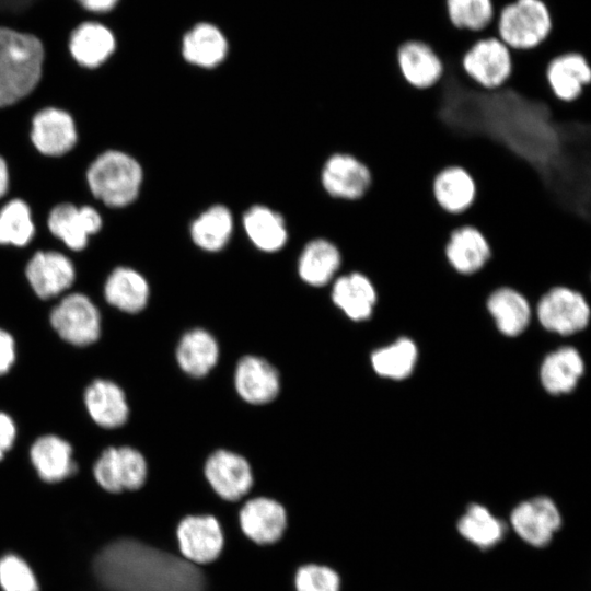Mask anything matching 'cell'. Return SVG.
Instances as JSON below:
<instances>
[{"mask_svg": "<svg viewBox=\"0 0 591 591\" xmlns=\"http://www.w3.org/2000/svg\"><path fill=\"white\" fill-rule=\"evenodd\" d=\"M94 571L111 591H206L198 566L136 540L116 541L96 556Z\"/></svg>", "mask_w": 591, "mask_h": 591, "instance_id": "cell-1", "label": "cell"}, {"mask_svg": "<svg viewBox=\"0 0 591 591\" xmlns=\"http://www.w3.org/2000/svg\"><path fill=\"white\" fill-rule=\"evenodd\" d=\"M44 46L34 35L0 26V107L27 96L43 78Z\"/></svg>", "mask_w": 591, "mask_h": 591, "instance_id": "cell-2", "label": "cell"}, {"mask_svg": "<svg viewBox=\"0 0 591 591\" xmlns=\"http://www.w3.org/2000/svg\"><path fill=\"white\" fill-rule=\"evenodd\" d=\"M493 32L512 51H532L551 38L554 16L544 0H511L497 9Z\"/></svg>", "mask_w": 591, "mask_h": 591, "instance_id": "cell-3", "label": "cell"}, {"mask_svg": "<svg viewBox=\"0 0 591 591\" xmlns=\"http://www.w3.org/2000/svg\"><path fill=\"white\" fill-rule=\"evenodd\" d=\"M92 194L109 207H124L139 193L142 170L130 155L109 150L99 155L86 172Z\"/></svg>", "mask_w": 591, "mask_h": 591, "instance_id": "cell-4", "label": "cell"}, {"mask_svg": "<svg viewBox=\"0 0 591 591\" xmlns=\"http://www.w3.org/2000/svg\"><path fill=\"white\" fill-rule=\"evenodd\" d=\"M460 66L477 86L498 90L513 73V51L495 34L480 35L463 53Z\"/></svg>", "mask_w": 591, "mask_h": 591, "instance_id": "cell-5", "label": "cell"}, {"mask_svg": "<svg viewBox=\"0 0 591 591\" xmlns=\"http://www.w3.org/2000/svg\"><path fill=\"white\" fill-rule=\"evenodd\" d=\"M536 311L542 326L560 335L582 331L590 320V306L586 297L568 285L549 287L541 296Z\"/></svg>", "mask_w": 591, "mask_h": 591, "instance_id": "cell-6", "label": "cell"}, {"mask_svg": "<svg viewBox=\"0 0 591 591\" xmlns=\"http://www.w3.org/2000/svg\"><path fill=\"white\" fill-rule=\"evenodd\" d=\"M176 540L182 557L196 566L215 563L224 548L222 526L211 514H189L181 519Z\"/></svg>", "mask_w": 591, "mask_h": 591, "instance_id": "cell-7", "label": "cell"}, {"mask_svg": "<svg viewBox=\"0 0 591 591\" xmlns=\"http://www.w3.org/2000/svg\"><path fill=\"white\" fill-rule=\"evenodd\" d=\"M50 323L63 340L76 346L94 343L101 332L99 310L82 293H72L63 298L54 308Z\"/></svg>", "mask_w": 591, "mask_h": 591, "instance_id": "cell-8", "label": "cell"}, {"mask_svg": "<svg viewBox=\"0 0 591 591\" xmlns=\"http://www.w3.org/2000/svg\"><path fill=\"white\" fill-rule=\"evenodd\" d=\"M321 181L325 192L333 198L355 202L369 192L372 173L369 166L354 154L336 152L326 160Z\"/></svg>", "mask_w": 591, "mask_h": 591, "instance_id": "cell-9", "label": "cell"}, {"mask_svg": "<svg viewBox=\"0 0 591 591\" xmlns=\"http://www.w3.org/2000/svg\"><path fill=\"white\" fill-rule=\"evenodd\" d=\"M95 479L107 491L136 490L147 478V463L143 455L130 447L107 448L97 459Z\"/></svg>", "mask_w": 591, "mask_h": 591, "instance_id": "cell-10", "label": "cell"}, {"mask_svg": "<svg viewBox=\"0 0 591 591\" xmlns=\"http://www.w3.org/2000/svg\"><path fill=\"white\" fill-rule=\"evenodd\" d=\"M396 63L403 80L417 90H429L444 76V63L427 42L406 39L396 49Z\"/></svg>", "mask_w": 591, "mask_h": 591, "instance_id": "cell-11", "label": "cell"}, {"mask_svg": "<svg viewBox=\"0 0 591 591\" xmlns=\"http://www.w3.org/2000/svg\"><path fill=\"white\" fill-rule=\"evenodd\" d=\"M205 476L212 490L225 501H237L253 486V473L250 463L240 454L218 450L205 464Z\"/></svg>", "mask_w": 591, "mask_h": 591, "instance_id": "cell-12", "label": "cell"}, {"mask_svg": "<svg viewBox=\"0 0 591 591\" xmlns=\"http://www.w3.org/2000/svg\"><path fill=\"white\" fill-rule=\"evenodd\" d=\"M243 534L257 545H270L280 541L288 526L285 507L268 497L247 500L239 512Z\"/></svg>", "mask_w": 591, "mask_h": 591, "instance_id": "cell-13", "label": "cell"}, {"mask_svg": "<svg viewBox=\"0 0 591 591\" xmlns=\"http://www.w3.org/2000/svg\"><path fill=\"white\" fill-rule=\"evenodd\" d=\"M545 79L556 100L575 102L591 85V62L579 51L557 54L546 65Z\"/></svg>", "mask_w": 591, "mask_h": 591, "instance_id": "cell-14", "label": "cell"}, {"mask_svg": "<svg viewBox=\"0 0 591 591\" xmlns=\"http://www.w3.org/2000/svg\"><path fill=\"white\" fill-rule=\"evenodd\" d=\"M491 246L472 224L453 229L444 245V257L454 273L470 277L482 271L491 258Z\"/></svg>", "mask_w": 591, "mask_h": 591, "instance_id": "cell-15", "label": "cell"}, {"mask_svg": "<svg viewBox=\"0 0 591 591\" xmlns=\"http://www.w3.org/2000/svg\"><path fill=\"white\" fill-rule=\"evenodd\" d=\"M510 520L515 532L534 546L547 544L561 523L556 505L545 496L518 505L512 510Z\"/></svg>", "mask_w": 591, "mask_h": 591, "instance_id": "cell-16", "label": "cell"}, {"mask_svg": "<svg viewBox=\"0 0 591 591\" xmlns=\"http://www.w3.org/2000/svg\"><path fill=\"white\" fill-rule=\"evenodd\" d=\"M31 138L36 149L43 154L62 155L77 142L76 125L67 112L47 107L34 116Z\"/></svg>", "mask_w": 591, "mask_h": 591, "instance_id": "cell-17", "label": "cell"}, {"mask_svg": "<svg viewBox=\"0 0 591 591\" xmlns=\"http://www.w3.org/2000/svg\"><path fill=\"white\" fill-rule=\"evenodd\" d=\"M101 227L100 213L90 206L61 204L56 206L48 217L50 232L74 251L83 250L89 235L96 233Z\"/></svg>", "mask_w": 591, "mask_h": 591, "instance_id": "cell-18", "label": "cell"}, {"mask_svg": "<svg viewBox=\"0 0 591 591\" xmlns=\"http://www.w3.org/2000/svg\"><path fill=\"white\" fill-rule=\"evenodd\" d=\"M116 42L113 33L96 21H85L71 33L68 49L73 61L81 68L94 70L103 66L114 54Z\"/></svg>", "mask_w": 591, "mask_h": 591, "instance_id": "cell-19", "label": "cell"}, {"mask_svg": "<svg viewBox=\"0 0 591 591\" xmlns=\"http://www.w3.org/2000/svg\"><path fill=\"white\" fill-rule=\"evenodd\" d=\"M26 278L39 298L49 299L72 285L74 267L58 252H37L26 266Z\"/></svg>", "mask_w": 591, "mask_h": 591, "instance_id": "cell-20", "label": "cell"}, {"mask_svg": "<svg viewBox=\"0 0 591 591\" xmlns=\"http://www.w3.org/2000/svg\"><path fill=\"white\" fill-rule=\"evenodd\" d=\"M234 383L239 395L255 405L269 403L280 389L277 370L256 356H245L239 361Z\"/></svg>", "mask_w": 591, "mask_h": 591, "instance_id": "cell-21", "label": "cell"}, {"mask_svg": "<svg viewBox=\"0 0 591 591\" xmlns=\"http://www.w3.org/2000/svg\"><path fill=\"white\" fill-rule=\"evenodd\" d=\"M332 300L349 318L363 321L372 314L378 300V290L368 275L352 270L335 280Z\"/></svg>", "mask_w": 591, "mask_h": 591, "instance_id": "cell-22", "label": "cell"}, {"mask_svg": "<svg viewBox=\"0 0 591 591\" xmlns=\"http://www.w3.org/2000/svg\"><path fill=\"white\" fill-rule=\"evenodd\" d=\"M473 176L460 165L439 171L432 181V195L437 205L447 213L460 216L466 212L476 198Z\"/></svg>", "mask_w": 591, "mask_h": 591, "instance_id": "cell-23", "label": "cell"}, {"mask_svg": "<svg viewBox=\"0 0 591 591\" xmlns=\"http://www.w3.org/2000/svg\"><path fill=\"white\" fill-rule=\"evenodd\" d=\"M486 305L498 329L506 336H518L529 325L530 303L515 287L508 285L496 287L489 293Z\"/></svg>", "mask_w": 591, "mask_h": 591, "instance_id": "cell-24", "label": "cell"}, {"mask_svg": "<svg viewBox=\"0 0 591 591\" xmlns=\"http://www.w3.org/2000/svg\"><path fill=\"white\" fill-rule=\"evenodd\" d=\"M84 402L92 419L104 428H117L128 418L123 390L112 381L95 380L85 390Z\"/></svg>", "mask_w": 591, "mask_h": 591, "instance_id": "cell-25", "label": "cell"}, {"mask_svg": "<svg viewBox=\"0 0 591 591\" xmlns=\"http://www.w3.org/2000/svg\"><path fill=\"white\" fill-rule=\"evenodd\" d=\"M228 53L222 32L210 23H198L183 37L182 54L186 61L202 68L220 65Z\"/></svg>", "mask_w": 591, "mask_h": 591, "instance_id": "cell-26", "label": "cell"}, {"mask_svg": "<svg viewBox=\"0 0 591 591\" xmlns=\"http://www.w3.org/2000/svg\"><path fill=\"white\" fill-rule=\"evenodd\" d=\"M31 460L38 475L50 483L65 479L77 470L70 444L54 434L43 436L34 442Z\"/></svg>", "mask_w": 591, "mask_h": 591, "instance_id": "cell-27", "label": "cell"}, {"mask_svg": "<svg viewBox=\"0 0 591 591\" xmlns=\"http://www.w3.org/2000/svg\"><path fill=\"white\" fill-rule=\"evenodd\" d=\"M584 371L580 354L572 347H561L548 354L541 366L544 389L555 395L571 392Z\"/></svg>", "mask_w": 591, "mask_h": 591, "instance_id": "cell-28", "label": "cell"}, {"mask_svg": "<svg viewBox=\"0 0 591 591\" xmlns=\"http://www.w3.org/2000/svg\"><path fill=\"white\" fill-rule=\"evenodd\" d=\"M338 246L325 239L311 241L303 250L298 264L299 276L311 286H324L341 266Z\"/></svg>", "mask_w": 591, "mask_h": 591, "instance_id": "cell-29", "label": "cell"}, {"mask_svg": "<svg viewBox=\"0 0 591 591\" xmlns=\"http://www.w3.org/2000/svg\"><path fill=\"white\" fill-rule=\"evenodd\" d=\"M219 347L212 335L201 328L187 332L181 339L176 358L181 369L194 378H201L216 366Z\"/></svg>", "mask_w": 591, "mask_h": 591, "instance_id": "cell-30", "label": "cell"}, {"mask_svg": "<svg viewBox=\"0 0 591 591\" xmlns=\"http://www.w3.org/2000/svg\"><path fill=\"white\" fill-rule=\"evenodd\" d=\"M104 292L109 304L124 312L137 313L148 302L149 286L136 270L118 267L107 278Z\"/></svg>", "mask_w": 591, "mask_h": 591, "instance_id": "cell-31", "label": "cell"}, {"mask_svg": "<svg viewBox=\"0 0 591 591\" xmlns=\"http://www.w3.org/2000/svg\"><path fill=\"white\" fill-rule=\"evenodd\" d=\"M444 12L449 24L457 32L494 34L495 0H444Z\"/></svg>", "mask_w": 591, "mask_h": 591, "instance_id": "cell-32", "label": "cell"}, {"mask_svg": "<svg viewBox=\"0 0 591 591\" xmlns=\"http://www.w3.org/2000/svg\"><path fill=\"white\" fill-rule=\"evenodd\" d=\"M245 232L253 244L265 252L280 250L287 241L285 220L265 206L250 208L243 217Z\"/></svg>", "mask_w": 591, "mask_h": 591, "instance_id": "cell-33", "label": "cell"}, {"mask_svg": "<svg viewBox=\"0 0 591 591\" xmlns=\"http://www.w3.org/2000/svg\"><path fill=\"white\" fill-rule=\"evenodd\" d=\"M233 230L230 210L216 205L204 211L190 225L194 243L205 251L216 252L229 242Z\"/></svg>", "mask_w": 591, "mask_h": 591, "instance_id": "cell-34", "label": "cell"}, {"mask_svg": "<svg viewBox=\"0 0 591 591\" xmlns=\"http://www.w3.org/2000/svg\"><path fill=\"white\" fill-rule=\"evenodd\" d=\"M418 351L415 343L402 337L394 343L375 350L371 355L373 370L381 376L403 380L414 370Z\"/></svg>", "mask_w": 591, "mask_h": 591, "instance_id": "cell-35", "label": "cell"}, {"mask_svg": "<svg viewBox=\"0 0 591 591\" xmlns=\"http://www.w3.org/2000/svg\"><path fill=\"white\" fill-rule=\"evenodd\" d=\"M459 532L479 547H490L500 541L505 524L487 508L472 503L457 523Z\"/></svg>", "mask_w": 591, "mask_h": 591, "instance_id": "cell-36", "label": "cell"}, {"mask_svg": "<svg viewBox=\"0 0 591 591\" xmlns=\"http://www.w3.org/2000/svg\"><path fill=\"white\" fill-rule=\"evenodd\" d=\"M34 232L30 207L23 200L13 199L0 210V244L24 246Z\"/></svg>", "mask_w": 591, "mask_h": 591, "instance_id": "cell-37", "label": "cell"}, {"mask_svg": "<svg viewBox=\"0 0 591 591\" xmlns=\"http://www.w3.org/2000/svg\"><path fill=\"white\" fill-rule=\"evenodd\" d=\"M296 591H339L340 577L333 568L320 564H305L296 570Z\"/></svg>", "mask_w": 591, "mask_h": 591, "instance_id": "cell-38", "label": "cell"}, {"mask_svg": "<svg viewBox=\"0 0 591 591\" xmlns=\"http://www.w3.org/2000/svg\"><path fill=\"white\" fill-rule=\"evenodd\" d=\"M0 584L4 591H38L32 570L14 555L0 560Z\"/></svg>", "mask_w": 591, "mask_h": 591, "instance_id": "cell-39", "label": "cell"}, {"mask_svg": "<svg viewBox=\"0 0 591 591\" xmlns=\"http://www.w3.org/2000/svg\"><path fill=\"white\" fill-rule=\"evenodd\" d=\"M14 358V340L9 333L0 328V375L9 371Z\"/></svg>", "mask_w": 591, "mask_h": 591, "instance_id": "cell-40", "label": "cell"}, {"mask_svg": "<svg viewBox=\"0 0 591 591\" xmlns=\"http://www.w3.org/2000/svg\"><path fill=\"white\" fill-rule=\"evenodd\" d=\"M15 439V426L13 420L0 412V460L11 449Z\"/></svg>", "mask_w": 591, "mask_h": 591, "instance_id": "cell-41", "label": "cell"}, {"mask_svg": "<svg viewBox=\"0 0 591 591\" xmlns=\"http://www.w3.org/2000/svg\"><path fill=\"white\" fill-rule=\"evenodd\" d=\"M85 11L91 14H104L111 11L118 0H76Z\"/></svg>", "mask_w": 591, "mask_h": 591, "instance_id": "cell-42", "label": "cell"}, {"mask_svg": "<svg viewBox=\"0 0 591 591\" xmlns=\"http://www.w3.org/2000/svg\"><path fill=\"white\" fill-rule=\"evenodd\" d=\"M9 186V172L5 161L0 157V198L7 193Z\"/></svg>", "mask_w": 591, "mask_h": 591, "instance_id": "cell-43", "label": "cell"}]
</instances>
